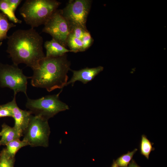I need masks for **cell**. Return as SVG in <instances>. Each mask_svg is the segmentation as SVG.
I'll use <instances>...</instances> for the list:
<instances>
[{
  "mask_svg": "<svg viewBox=\"0 0 167 167\" xmlns=\"http://www.w3.org/2000/svg\"><path fill=\"white\" fill-rule=\"evenodd\" d=\"M44 47L46 50V57H57L62 56L66 53L71 52L62 45L54 39L45 43Z\"/></svg>",
  "mask_w": 167,
  "mask_h": 167,
  "instance_id": "8fae6325",
  "label": "cell"
},
{
  "mask_svg": "<svg viewBox=\"0 0 167 167\" xmlns=\"http://www.w3.org/2000/svg\"><path fill=\"white\" fill-rule=\"evenodd\" d=\"M2 127L3 133L0 140V146L6 145L10 141L19 139L22 136L14 127H11L4 123L2 125Z\"/></svg>",
  "mask_w": 167,
  "mask_h": 167,
  "instance_id": "7c38bea8",
  "label": "cell"
},
{
  "mask_svg": "<svg viewBox=\"0 0 167 167\" xmlns=\"http://www.w3.org/2000/svg\"><path fill=\"white\" fill-rule=\"evenodd\" d=\"M0 10L14 24H21L22 21L18 19L15 15L6 0H0Z\"/></svg>",
  "mask_w": 167,
  "mask_h": 167,
  "instance_id": "9a60e30c",
  "label": "cell"
},
{
  "mask_svg": "<svg viewBox=\"0 0 167 167\" xmlns=\"http://www.w3.org/2000/svg\"><path fill=\"white\" fill-rule=\"evenodd\" d=\"M7 39L6 51L15 66L23 63L33 70L45 56L43 38L33 28L18 30Z\"/></svg>",
  "mask_w": 167,
  "mask_h": 167,
  "instance_id": "6da1fadb",
  "label": "cell"
},
{
  "mask_svg": "<svg viewBox=\"0 0 167 167\" xmlns=\"http://www.w3.org/2000/svg\"><path fill=\"white\" fill-rule=\"evenodd\" d=\"M92 2L90 0H70L66 6L61 10L70 28L79 27L88 31L86 22Z\"/></svg>",
  "mask_w": 167,
  "mask_h": 167,
  "instance_id": "8992f818",
  "label": "cell"
},
{
  "mask_svg": "<svg viewBox=\"0 0 167 167\" xmlns=\"http://www.w3.org/2000/svg\"><path fill=\"white\" fill-rule=\"evenodd\" d=\"M86 31L79 27H75L70 28V34L75 37L81 40Z\"/></svg>",
  "mask_w": 167,
  "mask_h": 167,
  "instance_id": "44dd1931",
  "label": "cell"
},
{
  "mask_svg": "<svg viewBox=\"0 0 167 167\" xmlns=\"http://www.w3.org/2000/svg\"><path fill=\"white\" fill-rule=\"evenodd\" d=\"M7 16L2 12H0V41L8 38V31L16 25L12 22H10Z\"/></svg>",
  "mask_w": 167,
  "mask_h": 167,
  "instance_id": "4fadbf2b",
  "label": "cell"
},
{
  "mask_svg": "<svg viewBox=\"0 0 167 167\" xmlns=\"http://www.w3.org/2000/svg\"><path fill=\"white\" fill-rule=\"evenodd\" d=\"M2 42H0V47L2 46Z\"/></svg>",
  "mask_w": 167,
  "mask_h": 167,
  "instance_id": "4316f807",
  "label": "cell"
},
{
  "mask_svg": "<svg viewBox=\"0 0 167 167\" xmlns=\"http://www.w3.org/2000/svg\"><path fill=\"white\" fill-rule=\"evenodd\" d=\"M66 45L69 48L71 52H83V44L81 40L70 34L67 39Z\"/></svg>",
  "mask_w": 167,
  "mask_h": 167,
  "instance_id": "e0dca14e",
  "label": "cell"
},
{
  "mask_svg": "<svg viewBox=\"0 0 167 167\" xmlns=\"http://www.w3.org/2000/svg\"><path fill=\"white\" fill-rule=\"evenodd\" d=\"M70 64L66 54L57 57L45 56L37 67L33 70L31 84L36 87L45 88L49 92L63 88L68 82L67 74L71 70Z\"/></svg>",
  "mask_w": 167,
  "mask_h": 167,
  "instance_id": "7a4b0ae2",
  "label": "cell"
},
{
  "mask_svg": "<svg viewBox=\"0 0 167 167\" xmlns=\"http://www.w3.org/2000/svg\"><path fill=\"white\" fill-rule=\"evenodd\" d=\"M111 167H119L116 164L115 160H113V162L112 164Z\"/></svg>",
  "mask_w": 167,
  "mask_h": 167,
  "instance_id": "d4e9b609",
  "label": "cell"
},
{
  "mask_svg": "<svg viewBox=\"0 0 167 167\" xmlns=\"http://www.w3.org/2000/svg\"><path fill=\"white\" fill-rule=\"evenodd\" d=\"M137 150V149L135 148L131 152L128 151L126 153L121 155L115 161L116 164L119 167H128L134 154Z\"/></svg>",
  "mask_w": 167,
  "mask_h": 167,
  "instance_id": "d6986e66",
  "label": "cell"
},
{
  "mask_svg": "<svg viewBox=\"0 0 167 167\" xmlns=\"http://www.w3.org/2000/svg\"><path fill=\"white\" fill-rule=\"evenodd\" d=\"M103 69V67L100 66L94 68L86 67L78 71L71 70L73 72V75L67 83L66 86L70 84L73 86L75 82L77 81L86 84L93 80Z\"/></svg>",
  "mask_w": 167,
  "mask_h": 167,
  "instance_id": "30bf717a",
  "label": "cell"
},
{
  "mask_svg": "<svg viewBox=\"0 0 167 167\" xmlns=\"http://www.w3.org/2000/svg\"><path fill=\"white\" fill-rule=\"evenodd\" d=\"M15 157L10 155L6 148L1 152L0 156V167H14Z\"/></svg>",
  "mask_w": 167,
  "mask_h": 167,
  "instance_id": "ac0fdd59",
  "label": "cell"
},
{
  "mask_svg": "<svg viewBox=\"0 0 167 167\" xmlns=\"http://www.w3.org/2000/svg\"><path fill=\"white\" fill-rule=\"evenodd\" d=\"M30 78L24 75L18 66L0 65V87L12 90L14 95L22 92L27 95V80Z\"/></svg>",
  "mask_w": 167,
  "mask_h": 167,
  "instance_id": "52a82bcc",
  "label": "cell"
},
{
  "mask_svg": "<svg viewBox=\"0 0 167 167\" xmlns=\"http://www.w3.org/2000/svg\"><path fill=\"white\" fill-rule=\"evenodd\" d=\"M154 143L151 142L144 135L141 136V140L139 145V149L141 154L148 159L149 155L155 148L152 147Z\"/></svg>",
  "mask_w": 167,
  "mask_h": 167,
  "instance_id": "2e32d148",
  "label": "cell"
},
{
  "mask_svg": "<svg viewBox=\"0 0 167 167\" xmlns=\"http://www.w3.org/2000/svg\"><path fill=\"white\" fill-rule=\"evenodd\" d=\"M128 167H141L139 166L135 162V161L132 159L129 164Z\"/></svg>",
  "mask_w": 167,
  "mask_h": 167,
  "instance_id": "cb8c5ba5",
  "label": "cell"
},
{
  "mask_svg": "<svg viewBox=\"0 0 167 167\" xmlns=\"http://www.w3.org/2000/svg\"><path fill=\"white\" fill-rule=\"evenodd\" d=\"M29 145L28 143L22 140L21 141L19 139L13 140L6 145V148L9 154L12 157H15L17 152L21 148Z\"/></svg>",
  "mask_w": 167,
  "mask_h": 167,
  "instance_id": "5bb4252c",
  "label": "cell"
},
{
  "mask_svg": "<svg viewBox=\"0 0 167 167\" xmlns=\"http://www.w3.org/2000/svg\"><path fill=\"white\" fill-rule=\"evenodd\" d=\"M60 4L55 0H27L19 13L26 24L34 28L44 25Z\"/></svg>",
  "mask_w": 167,
  "mask_h": 167,
  "instance_id": "3957f363",
  "label": "cell"
},
{
  "mask_svg": "<svg viewBox=\"0 0 167 167\" xmlns=\"http://www.w3.org/2000/svg\"><path fill=\"white\" fill-rule=\"evenodd\" d=\"M44 25L42 32L50 34L53 39L66 47L70 28L61 10L55 11Z\"/></svg>",
  "mask_w": 167,
  "mask_h": 167,
  "instance_id": "ba28073f",
  "label": "cell"
},
{
  "mask_svg": "<svg viewBox=\"0 0 167 167\" xmlns=\"http://www.w3.org/2000/svg\"><path fill=\"white\" fill-rule=\"evenodd\" d=\"M6 1L11 10L15 13L18 6L22 1L21 0H6Z\"/></svg>",
  "mask_w": 167,
  "mask_h": 167,
  "instance_id": "603a6c76",
  "label": "cell"
},
{
  "mask_svg": "<svg viewBox=\"0 0 167 167\" xmlns=\"http://www.w3.org/2000/svg\"><path fill=\"white\" fill-rule=\"evenodd\" d=\"M2 131L1 130V131L0 132V136H2Z\"/></svg>",
  "mask_w": 167,
  "mask_h": 167,
  "instance_id": "484cf974",
  "label": "cell"
},
{
  "mask_svg": "<svg viewBox=\"0 0 167 167\" xmlns=\"http://www.w3.org/2000/svg\"><path fill=\"white\" fill-rule=\"evenodd\" d=\"M62 90L56 94L46 96L37 99L28 98L26 106L32 114L48 120L59 112L69 109L68 106L59 99Z\"/></svg>",
  "mask_w": 167,
  "mask_h": 167,
  "instance_id": "277c9868",
  "label": "cell"
},
{
  "mask_svg": "<svg viewBox=\"0 0 167 167\" xmlns=\"http://www.w3.org/2000/svg\"></svg>",
  "mask_w": 167,
  "mask_h": 167,
  "instance_id": "83f0119b",
  "label": "cell"
},
{
  "mask_svg": "<svg viewBox=\"0 0 167 167\" xmlns=\"http://www.w3.org/2000/svg\"><path fill=\"white\" fill-rule=\"evenodd\" d=\"M12 114L11 110L3 105H0V118L11 117Z\"/></svg>",
  "mask_w": 167,
  "mask_h": 167,
  "instance_id": "7402d4cb",
  "label": "cell"
},
{
  "mask_svg": "<svg viewBox=\"0 0 167 167\" xmlns=\"http://www.w3.org/2000/svg\"><path fill=\"white\" fill-rule=\"evenodd\" d=\"M50 133L48 120L32 115L28 126L23 133V140L32 147H47L49 146Z\"/></svg>",
  "mask_w": 167,
  "mask_h": 167,
  "instance_id": "5b68a950",
  "label": "cell"
},
{
  "mask_svg": "<svg viewBox=\"0 0 167 167\" xmlns=\"http://www.w3.org/2000/svg\"><path fill=\"white\" fill-rule=\"evenodd\" d=\"M81 40L83 44V51L88 49L91 46L94 41L88 31L85 32Z\"/></svg>",
  "mask_w": 167,
  "mask_h": 167,
  "instance_id": "ffe728a7",
  "label": "cell"
},
{
  "mask_svg": "<svg viewBox=\"0 0 167 167\" xmlns=\"http://www.w3.org/2000/svg\"><path fill=\"white\" fill-rule=\"evenodd\" d=\"M16 95H14L13 100L3 105L9 109L12 114L15 120L14 127L22 136L29 124L32 114L30 111L23 110L18 106L16 101Z\"/></svg>",
  "mask_w": 167,
  "mask_h": 167,
  "instance_id": "9c48e42d",
  "label": "cell"
}]
</instances>
